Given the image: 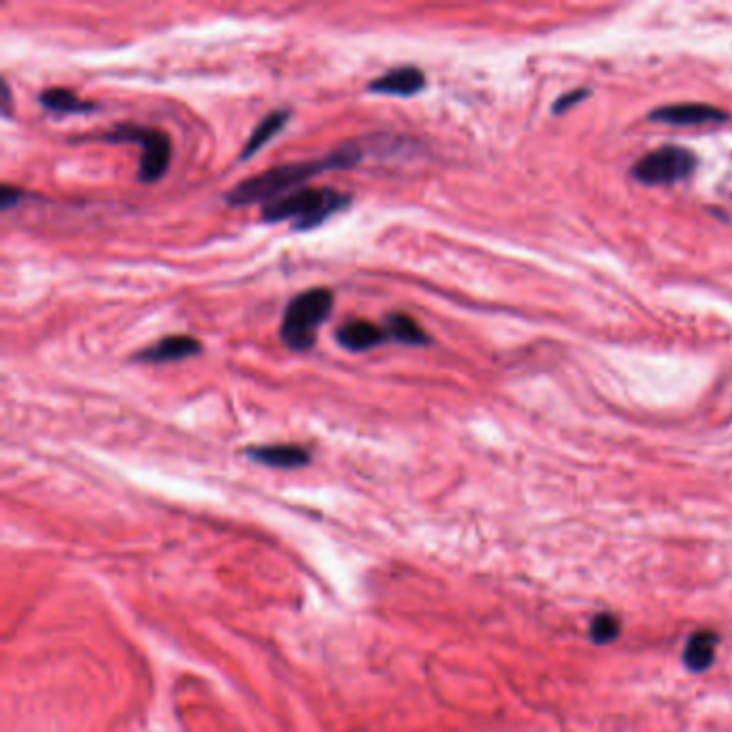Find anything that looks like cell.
Instances as JSON below:
<instances>
[{
    "label": "cell",
    "instance_id": "obj_1",
    "mask_svg": "<svg viewBox=\"0 0 732 732\" xmlns=\"http://www.w3.org/2000/svg\"><path fill=\"white\" fill-rule=\"evenodd\" d=\"M363 159V153L355 142L340 146L338 151L329 153L322 159L312 161H295V164H282L269 168L265 172L256 174V177L245 179L234 185L226 194V202L230 207H250V204L273 202L282 198L295 189H301L303 183L312 177H318L325 170H340L353 168Z\"/></svg>",
    "mask_w": 732,
    "mask_h": 732
},
{
    "label": "cell",
    "instance_id": "obj_10",
    "mask_svg": "<svg viewBox=\"0 0 732 732\" xmlns=\"http://www.w3.org/2000/svg\"><path fill=\"white\" fill-rule=\"evenodd\" d=\"M717 642H720V636L711 632V629H698V632H694L685 642V649L681 655L683 666L690 672H696V675L707 672L715 664Z\"/></svg>",
    "mask_w": 732,
    "mask_h": 732
},
{
    "label": "cell",
    "instance_id": "obj_18",
    "mask_svg": "<svg viewBox=\"0 0 732 732\" xmlns=\"http://www.w3.org/2000/svg\"><path fill=\"white\" fill-rule=\"evenodd\" d=\"M3 114L11 116V89L5 80H3Z\"/></svg>",
    "mask_w": 732,
    "mask_h": 732
},
{
    "label": "cell",
    "instance_id": "obj_14",
    "mask_svg": "<svg viewBox=\"0 0 732 732\" xmlns=\"http://www.w3.org/2000/svg\"><path fill=\"white\" fill-rule=\"evenodd\" d=\"M385 331L389 333L391 340L406 344V346H428L430 344V335L419 327L417 320H413L406 314L387 316Z\"/></svg>",
    "mask_w": 732,
    "mask_h": 732
},
{
    "label": "cell",
    "instance_id": "obj_5",
    "mask_svg": "<svg viewBox=\"0 0 732 732\" xmlns=\"http://www.w3.org/2000/svg\"><path fill=\"white\" fill-rule=\"evenodd\" d=\"M696 168V155L683 146H662L640 157L632 177L644 185H672L690 177Z\"/></svg>",
    "mask_w": 732,
    "mask_h": 732
},
{
    "label": "cell",
    "instance_id": "obj_4",
    "mask_svg": "<svg viewBox=\"0 0 732 732\" xmlns=\"http://www.w3.org/2000/svg\"><path fill=\"white\" fill-rule=\"evenodd\" d=\"M104 142H123L140 146V166L138 179L142 183H157L170 168L172 159V142L168 134L153 127L140 125H116L108 134L101 136Z\"/></svg>",
    "mask_w": 732,
    "mask_h": 732
},
{
    "label": "cell",
    "instance_id": "obj_17",
    "mask_svg": "<svg viewBox=\"0 0 732 732\" xmlns=\"http://www.w3.org/2000/svg\"><path fill=\"white\" fill-rule=\"evenodd\" d=\"M589 95V91L587 89H580V91H572V93H567L565 97H561L559 101H556V104H554V112L556 114H559V112H565V110H569V108H572V106H576L578 104V101L582 99V97H587Z\"/></svg>",
    "mask_w": 732,
    "mask_h": 732
},
{
    "label": "cell",
    "instance_id": "obj_16",
    "mask_svg": "<svg viewBox=\"0 0 732 732\" xmlns=\"http://www.w3.org/2000/svg\"><path fill=\"white\" fill-rule=\"evenodd\" d=\"M24 198V192L20 187H13V185H3L0 187V207H3V211H9L16 207V204Z\"/></svg>",
    "mask_w": 732,
    "mask_h": 732
},
{
    "label": "cell",
    "instance_id": "obj_12",
    "mask_svg": "<svg viewBox=\"0 0 732 732\" xmlns=\"http://www.w3.org/2000/svg\"><path fill=\"white\" fill-rule=\"evenodd\" d=\"M288 121H290V112L288 110H273V112H269L265 116V119H262L254 127L250 138H247V142L243 146V151H241L239 159L241 161H247V159H252L260 149H265V146L288 125Z\"/></svg>",
    "mask_w": 732,
    "mask_h": 732
},
{
    "label": "cell",
    "instance_id": "obj_3",
    "mask_svg": "<svg viewBox=\"0 0 732 732\" xmlns=\"http://www.w3.org/2000/svg\"><path fill=\"white\" fill-rule=\"evenodd\" d=\"M331 310L333 292L329 288H312L301 292L288 303L284 312L280 327L282 342L295 353L312 350L318 338V329L331 316Z\"/></svg>",
    "mask_w": 732,
    "mask_h": 732
},
{
    "label": "cell",
    "instance_id": "obj_2",
    "mask_svg": "<svg viewBox=\"0 0 732 732\" xmlns=\"http://www.w3.org/2000/svg\"><path fill=\"white\" fill-rule=\"evenodd\" d=\"M348 204L350 196L335 192V189L301 187L295 189V192L269 202L267 207L262 209V222L277 224L290 219L292 228L297 232H307L327 224L335 213L344 211Z\"/></svg>",
    "mask_w": 732,
    "mask_h": 732
},
{
    "label": "cell",
    "instance_id": "obj_9",
    "mask_svg": "<svg viewBox=\"0 0 732 732\" xmlns=\"http://www.w3.org/2000/svg\"><path fill=\"white\" fill-rule=\"evenodd\" d=\"M335 338L350 353H365V350L385 344L389 340V333L385 327H376L370 320H348L346 325L335 331Z\"/></svg>",
    "mask_w": 732,
    "mask_h": 732
},
{
    "label": "cell",
    "instance_id": "obj_15",
    "mask_svg": "<svg viewBox=\"0 0 732 732\" xmlns=\"http://www.w3.org/2000/svg\"><path fill=\"white\" fill-rule=\"evenodd\" d=\"M621 636V621L612 612H599L591 621V640L595 644H610Z\"/></svg>",
    "mask_w": 732,
    "mask_h": 732
},
{
    "label": "cell",
    "instance_id": "obj_13",
    "mask_svg": "<svg viewBox=\"0 0 732 732\" xmlns=\"http://www.w3.org/2000/svg\"><path fill=\"white\" fill-rule=\"evenodd\" d=\"M39 104L54 114H86L97 110L93 101H84L73 91L58 89V86H50V89L41 91Z\"/></svg>",
    "mask_w": 732,
    "mask_h": 732
},
{
    "label": "cell",
    "instance_id": "obj_8",
    "mask_svg": "<svg viewBox=\"0 0 732 732\" xmlns=\"http://www.w3.org/2000/svg\"><path fill=\"white\" fill-rule=\"evenodd\" d=\"M202 353V344L192 335H168V338L151 344L134 355L140 363H170L196 357Z\"/></svg>",
    "mask_w": 732,
    "mask_h": 732
},
{
    "label": "cell",
    "instance_id": "obj_7",
    "mask_svg": "<svg viewBox=\"0 0 732 732\" xmlns=\"http://www.w3.org/2000/svg\"><path fill=\"white\" fill-rule=\"evenodd\" d=\"M423 89H426V73L419 67L389 69L368 86V91L389 97H413Z\"/></svg>",
    "mask_w": 732,
    "mask_h": 732
},
{
    "label": "cell",
    "instance_id": "obj_6",
    "mask_svg": "<svg viewBox=\"0 0 732 732\" xmlns=\"http://www.w3.org/2000/svg\"><path fill=\"white\" fill-rule=\"evenodd\" d=\"M651 121L664 123V125L694 127V125L726 123L728 114L724 110H717L707 104H675V106H664V108L653 110Z\"/></svg>",
    "mask_w": 732,
    "mask_h": 732
},
{
    "label": "cell",
    "instance_id": "obj_11",
    "mask_svg": "<svg viewBox=\"0 0 732 732\" xmlns=\"http://www.w3.org/2000/svg\"><path fill=\"white\" fill-rule=\"evenodd\" d=\"M245 456L273 468H301L310 462V451L299 445H254Z\"/></svg>",
    "mask_w": 732,
    "mask_h": 732
}]
</instances>
